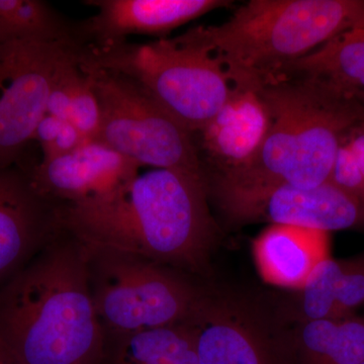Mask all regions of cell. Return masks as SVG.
<instances>
[{"label": "cell", "instance_id": "cell-1", "mask_svg": "<svg viewBox=\"0 0 364 364\" xmlns=\"http://www.w3.org/2000/svg\"><path fill=\"white\" fill-rule=\"evenodd\" d=\"M205 174L153 169L116 196L62 208L64 229L93 248L203 274L218 233Z\"/></svg>", "mask_w": 364, "mask_h": 364}, {"label": "cell", "instance_id": "cell-2", "mask_svg": "<svg viewBox=\"0 0 364 364\" xmlns=\"http://www.w3.org/2000/svg\"><path fill=\"white\" fill-rule=\"evenodd\" d=\"M0 343L18 364H104L85 246L64 228L0 286Z\"/></svg>", "mask_w": 364, "mask_h": 364}, {"label": "cell", "instance_id": "cell-3", "mask_svg": "<svg viewBox=\"0 0 364 364\" xmlns=\"http://www.w3.org/2000/svg\"><path fill=\"white\" fill-rule=\"evenodd\" d=\"M257 90L269 112L267 136L243 168L207 179L208 191L219 198L329 181L347 134L364 121L363 102L304 76L286 75Z\"/></svg>", "mask_w": 364, "mask_h": 364}, {"label": "cell", "instance_id": "cell-4", "mask_svg": "<svg viewBox=\"0 0 364 364\" xmlns=\"http://www.w3.org/2000/svg\"><path fill=\"white\" fill-rule=\"evenodd\" d=\"M363 20L364 0H251L221 25L191 32L235 86L258 90Z\"/></svg>", "mask_w": 364, "mask_h": 364}, {"label": "cell", "instance_id": "cell-5", "mask_svg": "<svg viewBox=\"0 0 364 364\" xmlns=\"http://www.w3.org/2000/svg\"><path fill=\"white\" fill-rule=\"evenodd\" d=\"M81 63L135 81L189 133L198 134L226 105L233 81L191 30L147 44L126 40L79 48Z\"/></svg>", "mask_w": 364, "mask_h": 364}, {"label": "cell", "instance_id": "cell-6", "mask_svg": "<svg viewBox=\"0 0 364 364\" xmlns=\"http://www.w3.org/2000/svg\"><path fill=\"white\" fill-rule=\"evenodd\" d=\"M85 246L91 298L105 337L188 322L207 296L174 268Z\"/></svg>", "mask_w": 364, "mask_h": 364}, {"label": "cell", "instance_id": "cell-7", "mask_svg": "<svg viewBox=\"0 0 364 364\" xmlns=\"http://www.w3.org/2000/svg\"><path fill=\"white\" fill-rule=\"evenodd\" d=\"M79 61V60H78ZM100 109L95 140L140 167L172 169L203 176L193 134L132 80L122 74L81 63Z\"/></svg>", "mask_w": 364, "mask_h": 364}, {"label": "cell", "instance_id": "cell-8", "mask_svg": "<svg viewBox=\"0 0 364 364\" xmlns=\"http://www.w3.org/2000/svg\"><path fill=\"white\" fill-rule=\"evenodd\" d=\"M77 46L0 44V171L14 167L46 114L53 78Z\"/></svg>", "mask_w": 364, "mask_h": 364}, {"label": "cell", "instance_id": "cell-9", "mask_svg": "<svg viewBox=\"0 0 364 364\" xmlns=\"http://www.w3.org/2000/svg\"><path fill=\"white\" fill-rule=\"evenodd\" d=\"M215 198L228 215L240 222L263 220L326 233L364 224L363 208L331 181L315 188L279 186Z\"/></svg>", "mask_w": 364, "mask_h": 364}, {"label": "cell", "instance_id": "cell-10", "mask_svg": "<svg viewBox=\"0 0 364 364\" xmlns=\"http://www.w3.org/2000/svg\"><path fill=\"white\" fill-rule=\"evenodd\" d=\"M141 167L97 140H88L68 154L40 162L26 171L33 188L59 207L100 202L116 196Z\"/></svg>", "mask_w": 364, "mask_h": 364}, {"label": "cell", "instance_id": "cell-11", "mask_svg": "<svg viewBox=\"0 0 364 364\" xmlns=\"http://www.w3.org/2000/svg\"><path fill=\"white\" fill-rule=\"evenodd\" d=\"M62 230L61 207L35 191L25 170L0 171V286Z\"/></svg>", "mask_w": 364, "mask_h": 364}, {"label": "cell", "instance_id": "cell-12", "mask_svg": "<svg viewBox=\"0 0 364 364\" xmlns=\"http://www.w3.org/2000/svg\"><path fill=\"white\" fill-rule=\"evenodd\" d=\"M97 9L90 20L79 23L85 45L126 40L133 33L162 35L214 9L229 6L221 0H92Z\"/></svg>", "mask_w": 364, "mask_h": 364}, {"label": "cell", "instance_id": "cell-13", "mask_svg": "<svg viewBox=\"0 0 364 364\" xmlns=\"http://www.w3.org/2000/svg\"><path fill=\"white\" fill-rule=\"evenodd\" d=\"M269 123V112L258 90L236 86L221 111L198 132V152L205 153L215 176H226L255 157Z\"/></svg>", "mask_w": 364, "mask_h": 364}, {"label": "cell", "instance_id": "cell-14", "mask_svg": "<svg viewBox=\"0 0 364 364\" xmlns=\"http://www.w3.org/2000/svg\"><path fill=\"white\" fill-rule=\"evenodd\" d=\"M193 321L198 364H284L265 328L246 311L205 296Z\"/></svg>", "mask_w": 364, "mask_h": 364}, {"label": "cell", "instance_id": "cell-15", "mask_svg": "<svg viewBox=\"0 0 364 364\" xmlns=\"http://www.w3.org/2000/svg\"><path fill=\"white\" fill-rule=\"evenodd\" d=\"M329 233L318 230L270 225L254 239L252 253L267 284L301 291L314 269L330 257Z\"/></svg>", "mask_w": 364, "mask_h": 364}, {"label": "cell", "instance_id": "cell-16", "mask_svg": "<svg viewBox=\"0 0 364 364\" xmlns=\"http://www.w3.org/2000/svg\"><path fill=\"white\" fill-rule=\"evenodd\" d=\"M317 80L340 95L364 98V20L303 58L289 64L282 75Z\"/></svg>", "mask_w": 364, "mask_h": 364}, {"label": "cell", "instance_id": "cell-17", "mask_svg": "<svg viewBox=\"0 0 364 364\" xmlns=\"http://www.w3.org/2000/svg\"><path fill=\"white\" fill-rule=\"evenodd\" d=\"M104 364H198L193 321L105 337Z\"/></svg>", "mask_w": 364, "mask_h": 364}, {"label": "cell", "instance_id": "cell-18", "mask_svg": "<svg viewBox=\"0 0 364 364\" xmlns=\"http://www.w3.org/2000/svg\"><path fill=\"white\" fill-rule=\"evenodd\" d=\"M11 42L83 46L78 23L41 0H0V44Z\"/></svg>", "mask_w": 364, "mask_h": 364}, {"label": "cell", "instance_id": "cell-19", "mask_svg": "<svg viewBox=\"0 0 364 364\" xmlns=\"http://www.w3.org/2000/svg\"><path fill=\"white\" fill-rule=\"evenodd\" d=\"M342 261L329 257L314 269L301 291V313L306 321L332 318ZM333 320V318H332Z\"/></svg>", "mask_w": 364, "mask_h": 364}, {"label": "cell", "instance_id": "cell-20", "mask_svg": "<svg viewBox=\"0 0 364 364\" xmlns=\"http://www.w3.org/2000/svg\"><path fill=\"white\" fill-rule=\"evenodd\" d=\"M33 140L38 141L43 152L41 162H47L68 154L88 141L65 119L45 114L37 127Z\"/></svg>", "mask_w": 364, "mask_h": 364}, {"label": "cell", "instance_id": "cell-21", "mask_svg": "<svg viewBox=\"0 0 364 364\" xmlns=\"http://www.w3.org/2000/svg\"><path fill=\"white\" fill-rule=\"evenodd\" d=\"M364 304V256L342 261L333 320L342 321Z\"/></svg>", "mask_w": 364, "mask_h": 364}, {"label": "cell", "instance_id": "cell-22", "mask_svg": "<svg viewBox=\"0 0 364 364\" xmlns=\"http://www.w3.org/2000/svg\"><path fill=\"white\" fill-rule=\"evenodd\" d=\"M340 321L332 318L306 321L299 337V351L305 364H323L331 350Z\"/></svg>", "mask_w": 364, "mask_h": 364}, {"label": "cell", "instance_id": "cell-23", "mask_svg": "<svg viewBox=\"0 0 364 364\" xmlns=\"http://www.w3.org/2000/svg\"><path fill=\"white\" fill-rule=\"evenodd\" d=\"M364 363V321H340L336 339L323 364H361Z\"/></svg>", "mask_w": 364, "mask_h": 364}, {"label": "cell", "instance_id": "cell-24", "mask_svg": "<svg viewBox=\"0 0 364 364\" xmlns=\"http://www.w3.org/2000/svg\"><path fill=\"white\" fill-rule=\"evenodd\" d=\"M329 181L350 196L364 210V176L344 141L337 153Z\"/></svg>", "mask_w": 364, "mask_h": 364}, {"label": "cell", "instance_id": "cell-25", "mask_svg": "<svg viewBox=\"0 0 364 364\" xmlns=\"http://www.w3.org/2000/svg\"><path fill=\"white\" fill-rule=\"evenodd\" d=\"M344 142L350 149L364 176V121L351 129L347 134Z\"/></svg>", "mask_w": 364, "mask_h": 364}, {"label": "cell", "instance_id": "cell-26", "mask_svg": "<svg viewBox=\"0 0 364 364\" xmlns=\"http://www.w3.org/2000/svg\"><path fill=\"white\" fill-rule=\"evenodd\" d=\"M0 364H18L1 343H0Z\"/></svg>", "mask_w": 364, "mask_h": 364}, {"label": "cell", "instance_id": "cell-27", "mask_svg": "<svg viewBox=\"0 0 364 364\" xmlns=\"http://www.w3.org/2000/svg\"><path fill=\"white\" fill-rule=\"evenodd\" d=\"M361 102H363L364 104V98H363V100H361Z\"/></svg>", "mask_w": 364, "mask_h": 364}, {"label": "cell", "instance_id": "cell-28", "mask_svg": "<svg viewBox=\"0 0 364 364\" xmlns=\"http://www.w3.org/2000/svg\"><path fill=\"white\" fill-rule=\"evenodd\" d=\"M361 364H364V363H361Z\"/></svg>", "mask_w": 364, "mask_h": 364}]
</instances>
